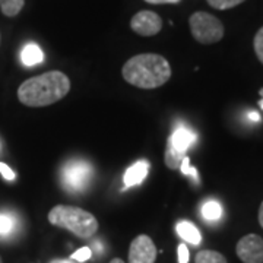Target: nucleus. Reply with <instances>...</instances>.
Listing matches in <instances>:
<instances>
[{
  "label": "nucleus",
  "mask_w": 263,
  "mask_h": 263,
  "mask_svg": "<svg viewBox=\"0 0 263 263\" xmlns=\"http://www.w3.org/2000/svg\"><path fill=\"white\" fill-rule=\"evenodd\" d=\"M22 63L25 66H35L43 62V51L37 44H28L22 50Z\"/></svg>",
  "instance_id": "12"
},
{
  "label": "nucleus",
  "mask_w": 263,
  "mask_h": 263,
  "mask_svg": "<svg viewBox=\"0 0 263 263\" xmlns=\"http://www.w3.org/2000/svg\"><path fill=\"white\" fill-rule=\"evenodd\" d=\"M149 171V162L148 161H138L135 165L126 171L124 174V186L126 187H133L141 184L143 180L146 179Z\"/></svg>",
  "instance_id": "10"
},
{
  "label": "nucleus",
  "mask_w": 263,
  "mask_h": 263,
  "mask_svg": "<svg viewBox=\"0 0 263 263\" xmlns=\"http://www.w3.org/2000/svg\"><path fill=\"white\" fill-rule=\"evenodd\" d=\"M209 6H212L214 9L218 10H227L238 6L240 3H243L246 0H206Z\"/></svg>",
  "instance_id": "17"
},
{
  "label": "nucleus",
  "mask_w": 263,
  "mask_h": 263,
  "mask_svg": "<svg viewBox=\"0 0 263 263\" xmlns=\"http://www.w3.org/2000/svg\"><path fill=\"white\" fill-rule=\"evenodd\" d=\"M48 221L53 226L65 228L79 238H89L98 231V221L91 212L82 208L57 205L48 212Z\"/></svg>",
  "instance_id": "3"
},
{
  "label": "nucleus",
  "mask_w": 263,
  "mask_h": 263,
  "mask_svg": "<svg viewBox=\"0 0 263 263\" xmlns=\"http://www.w3.org/2000/svg\"><path fill=\"white\" fill-rule=\"evenodd\" d=\"M15 226H16V221L10 214H5V212L0 214V235L3 237L9 235L13 231Z\"/></svg>",
  "instance_id": "16"
},
{
  "label": "nucleus",
  "mask_w": 263,
  "mask_h": 263,
  "mask_svg": "<svg viewBox=\"0 0 263 263\" xmlns=\"http://www.w3.org/2000/svg\"><path fill=\"white\" fill-rule=\"evenodd\" d=\"M127 84L142 89H155L167 84L171 78V66L161 54L145 53L130 57L122 69Z\"/></svg>",
  "instance_id": "2"
},
{
  "label": "nucleus",
  "mask_w": 263,
  "mask_h": 263,
  "mask_svg": "<svg viewBox=\"0 0 263 263\" xmlns=\"http://www.w3.org/2000/svg\"><path fill=\"white\" fill-rule=\"evenodd\" d=\"M91 256H92L91 249L89 247H82V249L76 250L70 257H72V260H76V262H86V260L91 259Z\"/></svg>",
  "instance_id": "19"
},
{
  "label": "nucleus",
  "mask_w": 263,
  "mask_h": 263,
  "mask_svg": "<svg viewBox=\"0 0 263 263\" xmlns=\"http://www.w3.org/2000/svg\"><path fill=\"white\" fill-rule=\"evenodd\" d=\"M253 46L254 51H256V56L260 60V63H263V27L257 31V34L254 37Z\"/></svg>",
  "instance_id": "18"
},
{
  "label": "nucleus",
  "mask_w": 263,
  "mask_h": 263,
  "mask_svg": "<svg viewBox=\"0 0 263 263\" xmlns=\"http://www.w3.org/2000/svg\"><path fill=\"white\" fill-rule=\"evenodd\" d=\"M243 263H263V238L257 234L245 235L235 247Z\"/></svg>",
  "instance_id": "7"
},
{
  "label": "nucleus",
  "mask_w": 263,
  "mask_h": 263,
  "mask_svg": "<svg viewBox=\"0 0 263 263\" xmlns=\"http://www.w3.org/2000/svg\"><path fill=\"white\" fill-rule=\"evenodd\" d=\"M50 263H73L72 260H65V259H54V260H51Z\"/></svg>",
  "instance_id": "26"
},
{
  "label": "nucleus",
  "mask_w": 263,
  "mask_h": 263,
  "mask_svg": "<svg viewBox=\"0 0 263 263\" xmlns=\"http://www.w3.org/2000/svg\"><path fill=\"white\" fill-rule=\"evenodd\" d=\"M151 5H167V3H171V5H176V3H180L181 0H145Z\"/></svg>",
  "instance_id": "23"
},
{
  "label": "nucleus",
  "mask_w": 263,
  "mask_h": 263,
  "mask_svg": "<svg viewBox=\"0 0 263 263\" xmlns=\"http://www.w3.org/2000/svg\"><path fill=\"white\" fill-rule=\"evenodd\" d=\"M0 263H2V259H0Z\"/></svg>",
  "instance_id": "29"
},
{
  "label": "nucleus",
  "mask_w": 263,
  "mask_h": 263,
  "mask_svg": "<svg viewBox=\"0 0 263 263\" xmlns=\"http://www.w3.org/2000/svg\"><path fill=\"white\" fill-rule=\"evenodd\" d=\"M177 234L184 241H187V243L193 246L200 245V241H202V235L199 233V230L193 224L187 222V221H183V222L177 224Z\"/></svg>",
  "instance_id": "11"
},
{
  "label": "nucleus",
  "mask_w": 263,
  "mask_h": 263,
  "mask_svg": "<svg viewBox=\"0 0 263 263\" xmlns=\"http://www.w3.org/2000/svg\"><path fill=\"white\" fill-rule=\"evenodd\" d=\"M259 104H260V107H262V110H263V98L259 101Z\"/></svg>",
  "instance_id": "28"
},
{
  "label": "nucleus",
  "mask_w": 263,
  "mask_h": 263,
  "mask_svg": "<svg viewBox=\"0 0 263 263\" xmlns=\"http://www.w3.org/2000/svg\"><path fill=\"white\" fill-rule=\"evenodd\" d=\"M92 176V168L84 161H72L62 171V181L70 192L84 190Z\"/></svg>",
  "instance_id": "6"
},
{
  "label": "nucleus",
  "mask_w": 263,
  "mask_h": 263,
  "mask_svg": "<svg viewBox=\"0 0 263 263\" xmlns=\"http://www.w3.org/2000/svg\"><path fill=\"white\" fill-rule=\"evenodd\" d=\"M110 263H124V262H123L122 259H113Z\"/></svg>",
  "instance_id": "27"
},
{
  "label": "nucleus",
  "mask_w": 263,
  "mask_h": 263,
  "mask_svg": "<svg viewBox=\"0 0 263 263\" xmlns=\"http://www.w3.org/2000/svg\"><path fill=\"white\" fill-rule=\"evenodd\" d=\"M196 141V135L187 127H179L170 136L165 149V165L171 170H177L181 161L187 157V149Z\"/></svg>",
  "instance_id": "5"
},
{
  "label": "nucleus",
  "mask_w": 263,
  "mask_h": 263,
  "mask_svg": "<svg viewBox=\"0 0 263 263\" xmlns=\"http://www.w3.org/2000/svg\"><path fill=\"white\" fill-rule=\"evenodd\" d=\"M130 28L138 35L152 37L162 29V19L158 13L152 10H141L132 18Z\"/></svg>",
  "instance_id": "8"
},
{
  "label": "nucleus",
  "mask_w": 263,
  "mask_h": 263,
  "mask_svg": "<svg viewBox=\"0 0 263 263\" xmlns=\"http://www.w3.org/2000/svg\"><path fill=\"white\" fill-rule=\"evenodd\" d=\"M189 25L192 35L200 44H214L224 37V25L219 19L208 12H195Z\"/></svg>",
  "instance_id": "4"
},
{
  "label": "nucleus",
  "mask_w": 263,
  "mask_h": 263,
  "mask_svg": "<svg viewBox=\"0 0 263 263\" xmlns=\"http://www.w3.org/2000/svg\"><path fill=\"white\" fill-rule=\"evenodd\" d=\"M69 91V78L60 70H51L22 82L18 88V98L27 107H47L65 98Z\"/></svg>",
  "instance_id": "1"
},
{
  "label": "nucleus",
  "mask_w": 263,
  "mask_h": 263,
  "mask_svg": "<svg viewBox=\"0 0 263 263\" xmlns=\"http://www.w3.org/2000/svg\"><path fill=\"white\" fill-rule=\"evenodd\" d=\"M177 254H179V263H189V250L186 245H180L177 249Z\"/></svg>",
  "instance_id": "22"
},
{
  "label": "nucleus",
  "mask_w": 263,
  "mask_h": 263,
  "mask_svg": "<svg viewBox=\"0 0 263 263\" xmlns=\"http://www.w3.org/2000/svg\"><path fill=\"white\" fill-rule=\"evenodd\" d=\"M0 174L3 176V179L9 180V181L15 180V177H16L15 171L10 168L9 165H6L5 162H0Z\"/></svg>",
  "instance_id": "21"
},
{
  "label": "nucleus",
  "mask_w": 263,
  "mask_h": 263,
  "mask_svg": "<svg viewBox=\"0 0 263 263\" xmlns=\"http://www.w3.org/2000/svg\"><path fill=\"white\" fill-rule=\"evenodd\" d=\"M25 0H0V10L3 15L13 18L22 10Z\"/></svg>",
  "instance_id": "14"
},
{
  "label": "nucleus",
  "mask_w": 263,
  "mask_h": 263,
  "mask_svg": "<svg viewBox=\"0 0 263 263\" xmlns=\"http://www.w3.org/2000/svg\"><path fill=\"white\" fill-rule=\"evenodd\" d=\"M252 120H254V122H259L260 120V117H259V114L257 113H250V116H249Z\"/></svg>",
  "instance_id": "25"
},
{
  "label": "nucleus",
  "mask_w": 263,
  "mask_h": 263,
  "mask_svg": "<svg viewBox=\"0 0 263 263\" xmlns=\"http://www.w3.org/2000/svg\"><path fill=\"white\" fill-rule=\"evenodd\" d=\"M259 224H260V227L263 228V202L262 205H260V208H259Z\"/></svg>",
  "instance_id": "24"
},
{
  "label": "nucleus",
  "mask_w": 263,
  "mask_h": 263,
  "mask_svg": "<svg viewBox=\"0 0 263 263\" xmlns=\"http://www.w3.org/2000/svg\"><path fill=\"white\" fill-rule=\"evenodd\" d=\"M196 263H227V259L218 252L214 250H202L196 254Z\"/></svg>",
  "instance_id": "15"
},
{
  "label": "nucleus",
  "mask_w": 263,
  "mask_h": 263,
  "mask_svg": "<svg viewBox=\"0 0 263 263\" xmlns=\"http://www.w3.org/2000/svg\"><path fill=\"white\" fill-rule=\"evenodd\" d=\"M222 215V208L216 200H208L202 206V216L206 221H218Z\"/></svg>",
  "instance_id": "13"
},
{
  "label": "nucleus",
  "mask_w": 263,
  "mask_h": 263,
  "mask_svg": "<svg viewBox=\"0 0 263 263\" xmlns=\"http://www.w3.org/2000/svg\"><path fill=\"white\" fill-rule=\"evenodd\" d=\"M180 170H181V173L184 174V176H192L193 179L197 180V170L195 167H190V160H189V157H184L183 161H181V165H180Z\"/></svg>",
  "instance_id": "20"
},
{
  "label": "nucleus",
  "mask_w": 263,
  "mask_h": 263,
  "mask_svg": "<svg viewBox=\"0 0 263 263\" xmlns=\"http://www.w3.org/2000/svg\"><path fill=\"white\" fill-rule=\"evenodd\" d=\"M157 249L149 235H138L129 247V263H155Z\"/></svg>",
  "instance_id": "9"
}]
</instances>
